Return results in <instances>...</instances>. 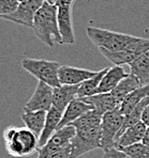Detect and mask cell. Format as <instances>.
I'll return each instance as SVG.
<instances>
[{
    "label": "cell",
    "instance_id": "24",
    "mask_svg": "<svg viewBox=\"0 0 149 158\" xmlns=\"http://www.w3.org/2000/svg\"><path fill=\"white\" fill-rule=\"evenodd\" d=\"M108 69L109 67H105V69L98 72L97 75L94 76L92 78L83 81L80 85V87H78L76 98H83V97L91 96V95L97 94L100 82H101L103 76L105 75V73L108 71Z\"/></svg>",
    "mask_w": 149,
    "mask_h": 158
},
{
    "label": "cell",
    "instance_id": "11",
    "mask_svg": "<svg viewBox=\"0 0 149 158\" xmlns=\"http://www.w3.org/2000/svg\"><path fill=\"white\" fill-rule=\"evenodd\" d=\"M97 73L98 72L70 65H60L58 69V78L60 85H81L83 81L95 76Z\"/></svg>",
    "mask_w": 149,
    "mask_h": 158
},
{
    "label": "cell",
    "instance_id": "22",
    "mask_svg": "<svg viewBox=\"0 0 149 158\" xmlns=\"http://www.w3.org/2000/svg\"><path fill=\"white\" fill-rule=\"evenodd\" d=\"M149 96V83L145 85L137 88L134 91H132L129 95L125 96V98L122 101V103L120 104V110L123 115H127L134 107L138 103H141L144 98Z\"/></svg>",
    "mask_w": 149,
    "mask_h": 158
},
{
    "label": "cell",
    "instance_id": "31",
    "mask_svg": "<svg viewBox=\"0 0 149 158\" xmlns=\"http://www.w3.org/2000/svg\"><path fill=\"white\" fill-rule=\"evenodd\" d=\"M142 142L149 148V127H147V131H146V134H145V136H144V139Z\"/></svg>",
    "mask_w": 149,
    "mask_h": 158
},
{
    "label": "cell",
    "instance_id": "33",
    "mask_svg": "<svg viewBox=\"0 0 149 158\" xmlns=\"http://www.w3.org/2000/svg\"><path fill=\"white\" fill-rule=\"evenodd\" d=\"M18 2H22V1H24V0H17Z\"/></svg>",
    "mask_w": 149,
    "mask_h": 158
},
{
    "label": "cell",
    "instance_id": "23",
    "mask_svg": "<svg viewBox=\"0 0 149 158\" xmlns=\"http://www.w3.org/2000/svg\"><path fill=\"white\" fill-rule=\"evenodd\" d=\"M148 105H149V96L146 97V98H144L143 101H142L141 103L137 104L136 107H134V108L132 109V110L130 111L127 115H125L123 124H122L121 128H120L119 132H118L117 137H116V141H117V139L119 138V137L121 136V135L125 131H127L129 127L133 126V125L137 124L138 122H141V121H142V114H143L144 109H145Z\"/></svg>",
    "mask_w": 149,
    "mask_h": 158
},
{
    "label": "cell",
    "instance_id": "9",
    "mask_svg": "<svg viewBox=\"0 0 149 158\" xmlns=\"http://www.w3.org/2000/svg\"><path fill=\"white\" fill-rule=\"evenodd\" d=\"M43 3L44 0H24L18 3L15 12H13L10 15L3 16L2 19L10 20L15 24L32 28L34 16Z\"/></svg>",
    "mask_w": 149,
    "mask_h": 158
},
{
    "label": "cell",
    "instance_id": "1",
    "mask_svg": "<svg viewBox=\"0 0 149 158\" xmlns=\"http://www.w3.org/2000/svg\"><path fill=\"white\" fill-rule=\"evenodd\" d=\"M32 29L37 38L50 48L61 45V35L57 20V6L44 1L34 16Z\"/></svg>",
    "mask_w": 149,
    "mask_h": 158
},
{
    "label": "cell",
    "instance_id": "29",
    "mask_svg": "<svg viewBox=\"0 0 149 158\" xmlns=\"http://www.w3.org/2000/svg\"><path fill=\"white\" fill-rule=\"evenodd\" d=\"M142 122L147 127H149V105L144 109L143 114H142Z\"/></svg>",
    "mask_w": 149,
    "mask_h": 158
},
{
    "label": "cell",
    "instance_id": "16",
    "mask_svg": "<svg viewBox=\"0 0 149 158\" xmlns=\"http://www.w3.org/2000/svg\"><path fill=\"white\" fill-rule=\"evenodd\" d=\"M62 111L59 109L55 108V107H50V110L46 112V118H45V124H44V128L42 131L40 137H39V148L46 144L50 137L54 135V132L57 131L58 125H59L60 121L62 118Z\"/></svg>",
    "mask_w": 149,
    "mask_h": 158
},
{
    "label": "cell",
    "instance_id": "4",
    "mask_svg": "<svg viewBox=\"0 0 149 158\" xmlns=\"http://www.w3.org/2000/svg\"><path fill=\"white\" fill-rule=\"evenodd\" d=\"M22 66L25 71L38 78L39 81H43L53 88L61 85L58 78L59 62L44 59H24L22 61Z\"/></svg>",
    "mask_w": 149,
    "mask_h": 158
},
{
    "label": "cell",
    "instance_id": "32",
    "mask_svg": "<svg viewBox=\"0 0 149 158\" xmlns=\"http://www.w3.org/2000/svg\"><path fill=\"white\" fill-rule=\"evenodd\" d=\"M44 1L48 2L50 4H55V6H56V1H57V0H44Z\"/></svg>",
    "mask_w": 149,
    "mask_h": 158
},
{
    "label": "cell",
    "instance_id": "30",
    "mask_svg": "<svg viewBox=\"0 0 149 158\" xmlns=\"http://www.w3.org/2000/svg\"><path fill=\"white\" fill-rule=\"evenodd\" d=\"M74 0H57L56 6H72Z\"/></svg>",
    "mask_w": 149,
    "mask_h": 158
},
{
    "label": "cell",
    "instance_id": "14",
    "mask_svg": "<svg viewBox=\"0 0 149 158\" xmlns=\"http://www.w3.org/2000/svg\"><path fill=\"white\" fill-rule=\"evenodd\" d=\"M80 85H61L54 88L53 94V107L64 112L67 106L76 98Z\"/></svg>",
    "mask_w": 149,
    "mask_h": 158
},
{
    "label": "cell",
    "instance_id": "7",
    "mask_svg": "<svg viewBox=\"0 0 149 158\" xmlns=\"http://www.w3.org/2000/svg\"><path fill=\"white\" fill-rule=\"evenodd\" d=\"M100 52L115 65L121 66L123 64H130L142 53L149 50V39L137 38L129 44L125 48L119 52H109L104 48H99Z\"/></svg>",
    "mask_w": 149,
    "mask_h": 158
},
{
    "label": "cell",
    "instance_id": "20",
    "mask_svg": "<svg viewBox=\"0 0 149 158\" xmlns=\"http://www.w3.org/2000/svg\"><path fill=\"white\" fill-rule=\"evenodd\" d=\"M142 87V83L139 82V80L135 76H133L132 74H129L125 78H123L118 85L113 90L111 93L114 96V98L116 99L118 104H121L122 101L125 98L127 95H129L132 91H134L137 88Z\"/></svg>",
    "mask_w": 149,
    "mask_h": 158
},
{
    "label": "cell",
    "instance_id": "8",
    "mask_svg": "<svg viewBox=\"0 0 149 158\" xmlns=\"http://www.w3.org/2000/svg\"><path fill=\"white\" fill-rule=\"evenodd\" d=\"M75 134L76 131L72 125L58 128L46 144L38 148V158H47L68 148Z\"/></svg>",
    "mask_w": 149,
    "mask_h": 158
},
{
    "label": "cell",
    "instance_id": "17",
    "mask_svg": "<svg viewBox=\"0 0 149 158\" xmlns=\"http://www.w3.org/2000/svg\"><path fill=\"white\" fill-rule=\"evenodd\" d=\"M147 131V126L143 122H138L137 124L129 127L116 141V148L121 150L135 143H139L143 141L144 136Z\"/></svg>",
    "mask_w": 149,
    "mask_h": 158
},
{
    "label": "cell",
    "instance_id": "25",
    "mask_svg": "<svg viewBox=\"0 0 149 158\" xmlns=\"http://www.w3.org/2000/svg\"><path fill=\"white\" fill-rule=\"evenodd\" d=\"M121 151L127 153L131 158H149V148L143 142L123 148Z\"/></svg>",
    "mask_w": 149,
    "mask_h": 158
},
{
    "label": "cell",
    "instance_id": "21",
    "mask_svg": "<svg viewBox=\"0 0 149 158\" xmlns=\"http://www.w3.org/2000/svg\"><path fill=\"white\" fill-rule=\"evenodd\" d=\"M47 111H24L22 115L23 122L26 127L31 131L37 137H40L42 131L44 128Z\"/></svg>",
    "mask_w": 149,
    "mask_h": 158
},
{
    "label": "cell",
    "instance_id": "18",
    "mask_svg": "<svg viewBox=\"0 0 149 158\" xmlns=\"http://www.w3.org/2000/svg\"><path fill=\"white\" fill-rule=\"evenodd\" d=\"M129 74H127L125 72V69L119 65H115L114 67H109L108 71L105 73V75L103 76L101 82L98 88V93H109L112 92L116 87L118 85V83L122 80L123 78H125Z\"/></svg>",
    "mask_w": 149,
    "mask_h": 158
},
{
    "label": "cell",
    "instance_id": "5",
    "mask_svg": "<svg viewBox=\"0 0 149 158\" xmlns=\"http://www.w3.org/2000/svg\"><path fill=\"white\" fill-rule=\"evenodd\" d=\"M75 131L76 134L70 144V158H77L92 150L101 148V125Z\"/></svg>",
    "mask_w": 149,
    "mask_h": 158
},
{
    "label": "cell",
    "instance_id": "19",
    "mask_svg": "<svg viewBox=\"0 0 149 158\" xmlns=\"http://www.w3.org/2000/svg\"><path fill=\"white\" fill-rule=\"evenodd\" d=\"M130 74L138 79L142 85L149 83V50L142 53L133 62L129 64Z\"/></svg>",
    "mask_w": 149,
    "mask_h": 158
},
{
    "label": "cell",
    "instance_id": "12",
    "mask_svg": "<svg viewBox=\"0 0 149 158\" xmlns=\"http://www.w3.org/2000/svg\"><path fill=\"white\" fill-rule=\"evenodd\" d=\"M57 20L59 28L61 43L71 45L75 42L72 23L71 6H57Z\"/></svg>",
    "mask_w": 149,
    "mask_h": 158
},
{
    "label": "cell",
    "instance_id": "2",
    "mask_svg": "<svg viewBox=\"0 0 149 158\" xmlns=\"http://www.w3.org/2000/svg\"><path fill=\"white\" fill-rule=\"evenodd\" d=\"M3 138L7 151L14 157H26L38 152L39 138L27 127H9L3 132Z\"/></svg>",
    "mask_w": 149,
    "mask_h": 158
},
{
    "label": "cell",
    "instance_id": "3",
    "mask_svg": "<svg viewBox=\"0 0 149 158\" xmlns=\"http://www.w3.org/2000/svg\"><path fill=\"white\" fill-rule=\"evenodd\" d=\"M86 33L90 41L97 47L104 48L109 52H119L129 45L136 39V36L130 34L119 33L111 30L101 29L95 27L86 28Z\"/></svg>",
    "mask_w": 149,
    "mask_h": 158
},
{
    "label": "cell",
    "instance_id": "26",
    "mask_svg": "<svg viewBox=\"0 0 149 158\" xmlns=\"http://www.w3.org/2000/svg\"><path fill=\"white\" fill-rule=\"evenodd\" d=\"M18 3L17 0H0V18L15 12Z\"/></svg>",
    "mask_w": 149,
    "mask_h": 158
},
{
    "label": "cell",
    "instance_id": "13",
    "mask_svg": "<svg viewBox=\"0 0 149 158\" xmlns=\"http://www.w3.org/2000/svg\"><path fill=\"white\" fill-rule=\"evenodd\" d=\"M86 104L90 105L94 110L103 115L104 113L108 112V111L113 110V109L117 108L120 105L116 102L112 93H98V94L91 95V96L83 97L81 98Z\"/></svg>",
    "mask_w": 149,
    "mask_h": 158
},
{
    "label": "cell",
    "instance_id": "28",
    "mask_svg": "<svg viewBox=\"0 0 149 158\" xmlns=\"http://www.w3.org/2000/svg\"><path fill=\"white\" fill-rule=\"evenodd\" d=\"M70 152H71V148L70 145L68 148H66L64 150L60 151V152L56 153V154L52 155V156L47 157V158H70Z\"/></svg>",
    "mask_w": 149,
    "mask_h": 158
},
{
    "label": "cell",
    "instance_id": "15",
    "mask_svg": "<svg viewBox=\"0 0 149 158\" xmlns=\"http://www.w3.org/2000/svg\"><path fill=\"white\" fill-rule=\"evenodd\" d=\"M89 110H92V107L88 105V104H86L85 102H83L81 98L73 99L67 106V108L64 109V113H62L61 121H60L59 125H58V128H61L64 126L70 125L71 123H73L74 121H76L84 113H86Z\"/></svg>",
    "mask_w": 149,
    "mask_h": 158
},
{
    "label": "cell",
    "instance_id": "10",
    "mask_svg": "<svg viewBox=\"0 0 149 158\" xmlns=\"http://www.w3.org/2000/svg\"><path fill=\"white\" fill-rule=\"evenodd\" d=\"M54 88L39 81L36 91L24 107V111H48L53 106Z\"/></svg>",
    "mask_w": 149,
    "mask_h": 158
},
{
    "label": "cell",
    "instance_id": "6",
    "mask_svg": "<svg viewBox=\"0 0 149 158\" xmlns=\"http://www.w3.org/2000/svg\"><path fill=\"white\" fill-rule=\"evenodd\" d=\"M123 120H125V115L121 113L120 107H117L102 115L101 148L103 151L115 148L116 137L121 128Z\"/></svg>",
    "mask_w": 149,
    "mask_h": 158
},
{
    "label": "cell",
    "instance_id": "27",
    "mask_svg": "<svg viewBox=\"0 0 149 158\" xmlns=\"http://www.w3.org/2000/svg\"><path fill=\"white\" fill-rule=\"evenodd\" d=\"M103 158H131L127 153H125L123 151L119 150L115 146V148H108V150L104 151Z\"/></svg>",
    "mask_w": 149,
    "mask_h": 158
}]
</instances>
